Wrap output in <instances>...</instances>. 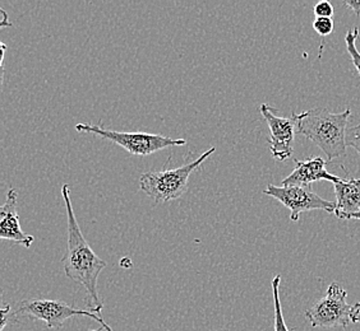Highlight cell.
I'll return each instance as SVG.
<instances>
[{
    "instance_id": "cell-14",
    "label": "cell",
    "mask_w": 360,
    "mask_h": 331,
    "mask_svg": "<svg viewBox=\"0 0 360 331\" xmlns=\"http://www.w3.org/2000/svg\"><path fill=\"white\" fill-rule=\"evenodd\" d=\"M313 28L319 36H328L333 34V18H316L313 22Z\"/></svg>"
},
{
    "instance_id": "cell-13",
    "label": "cell",
    "mask_w": 360,
    "mask_h": 331,
    "mask_svg": "<svg viewBox=\"0 0 360 331\" xmlns=\"http://www.w3.org/2000/svg\"><path fill=\"white\" fill-rule=\"evenodd\" d=\"M358 37H359V28L354 27L352 31H347V36H345V42H347V51L352 56L353 64L360 76V53L356 48V45H355Z\"/></svg>"
},
{
    "instance_id": "cell-17",
    "label": "cell",
    "mask_w": 360,
    "mask_h": 331,
    "mask_svg": "<svg viewBox=\"0 0 360 331\" xmlns=\"http://www.w3.org/2000/svg\"><path fill=\"white\" fill-rule=\"evenodd\" d=\"M1 315V324H0V331H4L8 324H12L13 318H17L12 313V306L11 304H4V307L0 311Z\"/></svg>"
},
{
    "instance_id": "cell-2",
    "label": "cell",
    "mask_w": 360,
    "mask_h": 331,
    "mask_svg": "<svg viewBox=\"0 0 360 331\" xmlns=\"http://www.w3.org/2000/svg\"><path fill=\"white\" fill-rule=\"evenodd\" d=\"M350 109L344 112H331L326 109H312L297 114L298 133L312 140L327 161L347 156V126Z\"/></svg>"
},
{
    "instance_id": "cell-22",
    "label": "cell",
    "mask_w": 360,
    "mask_h": 331,
    "mask_svg": "<svg viewBox=\"0 0 360 331\" xmlns=\"http://www.w3.org/2000/svg\"><path fill=\"white\" fill-rule=\"evenodd\" d=\"M347 219H358V221H360V212H358V213L352 214Z\"/></svg>"
},
{
    "instance_id": "cell-21",
    "label": "cell",
    "mask_w": 360,
    "mask_h": 331,
    "mask_svg": "<svg viewBox=\"0 0 360 331\" xmlns=\"http://www.w3.org/2000/svg\"><path fill=\"white\" fill-rule=\"evenodd\" d=\"M100 325H101V326H104L105 331H114L112 329H111V326H109V325L105 323L104 320H101Z\"/></svg>"
},
{
    "instance_id": "cell-20",
    "label": "cell",
    "mask_w": 360,
    "mask_h": 331,
    "mask_svg": "<svg viewBox=\"0 0 360 331\" xmlns=\"http://www.w3.org/2000/svg\"><path fill=\"white\" fill-rule=\"evenodd\" d=\"M0 13L3 14V21L0 22V27H11V26H12V22H9L7 12L0 8Z\"/></svg>"
},
{
    "instance_id": "cell-4",
    "label": "cell",
    "mask_w": 360,
    "mask_h": 331,
    "mask_svg": "<svg viewBox=\"0 0 360 331\" xmlns=\"http://www.w3.org/2000/svg\"><path fill=\"white\" fill-rule=\"evenodd\" d=\"M76 130L79 133H90L100 138L110 140L112 143L122 147L132 156H150L161 149L170 147H180L187 144L186 139H173L164 137L160 134L151 133H127V131L108 130L100 125L81 124L76 125Z\"/></svg>"
},
{
    "instance_id": "cell-3",
    "label": "cell",
    "mask_w": 360,
    "mask_h": 331,
    "mask_svg": "<svg viewBox=\"0 0 360 331\" xmlns=\"http://www.w3.org/2000/svg\"><path fill=\"white\" fill-rule=\"evenodd\" d=\"M215 152L216 148L212 147L191 163L164 171L142 173L139 177V189L155 204H165L169 201H176L187 193L191 175L197 171L203 165V162Z\"/></svg>"
},
{
    "instance_id": "cell-18",
    "label": "cell",
    "mask_w": 360,
    "mask_h": 331,
    "mask_svg": "<svg viewBox=\"0 0 360 331\" xmlns=\"http://www.w3.org/2000/svg\"><path fill=\"white\" fill-rule=\"evenodd\" d=\"M350 318H352V323H354V324L360 325V302L354 304Z\"/></svg>"
},
{
    "instance_id": "cell-16",
    "label": "cell",
    "mask_w": 360,
    "mask_h": 331,
    "mask_svg": "<svg viewBox=\"0 0 360 331\" xmlns=\"http://www.w3.org/2000/svg\"><path fill=\"white\" fill-rule=\"evenodd\" d=\"M347 145L354 148L358 152L360 157V123L353 126V128L347 129Z\"/></svg>"
},
{
    "instance_id": "cell-12",
    "label": "cell",
    "mask_w": 360,
    "mask_h": 331,
    "mask_svg": "<svg viewBox=\"0 0 360 331\" xmlns=\"http://www.w3.org/2000/svg\"><path fill=\"white\" fill-rule=\"evenodd\" d=\"M281 282V276H275L272 279V295H274V309H275V331H289L286 323H285L281 302H280V295H278V287Z\"/></svg>"
},
{
    "instance_id": "cell-6",
    "label": "cell",
    "mask_w": 360,
    "mask_h": 331,
    "mask_svg": "<svg viewBox=\"0 0 360 331\" xmlns=\"http://www.w3.org/2000/svg\"><path fill=\"white\" fill-rule=\"evenodd\" d=\"M347 292L333 282L325 296L305 311V316L313 327H347L352 323L353 306L347 302Z\"/></svg>"
},
{
    "instance_id": "cell-19",
    "label": "cell",
    "mask_w": 360,
    "mask_h": 331,
    "mask_svg": "<svg viewBox=\"0 0 360 331\" xmlns=\"http://www.w3.org/2000/svg\"><path fill=\"white\" fill-rule=\"evenodd\" d=\"M347 7L352 8L356 15H360V0H345Z\"/></svg>"
},
{
    "instance_id": "cell-5",
    "label": "cell",
    "mask_w": 360,
    "mask_h": 331,
    "mask_svg": "<svg viewBox=\"0 0 360 331\" xmlns=\"http://www.w3.org/2000/svg\"><path fill=\"white\" fill-rule=\"evenodd\" d=\"M14 316H26L44 321L49 329H59L70 318L77 316H86L97 321L98 324L104 318H100L95 312L90 310H79L70 304H65L58 299L48 298H30L22 301L17 310L13 312Z\"/></svg>"
},
{
    "instance_id": "cell-15",
    "label": "cell",
    "mask_w": 360,
    "mask_h": 331,
    "mask_svg": "<svg viewBox=\"0 0 360 331\" xmlns=\"http://www.w3.org/2000/svg\"><path fill=\"white\" fill-rule=\"evenodd\" d=\"M313 11H314V14H316V18H333V14H335L333 4L330 1H327V0L319 1L314 6Z\"/></svg>"
},
{
    "instance_id": "cell-7",
    "label": "cell",
    "mask_w": 360,
    "mask_h": 331,
    "mask_svg": "<svg viewBox=\"0 0 360 331\" xmlns=\"http://www.w3.org/2000/svg\"><path fill=\"white\" fill-rule=\"evenodd\" d=\"M264 194L288 208L292 222L299 221V217L303 212L319 209L327 213H335L336 210V203L321 198L312 191L311 187H275L270 184Z\"/></svg>"
},
{
    "instance_id": "cell-9",
    "label": "cell",
    "mask_w": 360,
    "mask_h": 331,
    "mask_svg": "<svg viewBox=\"0 0 360 331\" xmlns=\"http://www.w3.org/2000/svg\"><path fill=\"white\" fill-rule=\"evenodd\" d=\"M18 193L11 189L7 194V199L0 207V238L9 240L23 248H31L35 241L34 236L28 235L21 228L20 214L17 210Z\"/></svg>"
},
{
    "instance_id": "cell-8",
    "label": "cell",
    "mask_w": 360,
    "mask_h": 331,
    "mask_svg": "<svg viewBox=\"0 0 360 331\" xmlns=\"http://www.w3.org/2000/svg\"><path fill=\"white\" fill-rule=\"evenodd\" d=\"M259 111L270 128L269 143L272 157L280 162L290 158L294 152L295 131L298 130L297 114L292 112L290 118H281L277 115V110L267 104H261Z\"/></svg>"
},
{
    "instance_id": "cell-11",
    "label": "cell",
    "mask_w": 360,
    "mask_h": 331,
    "mask_svg": "<svg viewBox=\"0 0 360 331\" xmlns=\"http://www.w3.org/2000/svg\"><path fill=\"white\" fill-rule=\"evenodd\" d=\"M336 194L335 215L340 219H347L352 214L360 212V179L347 177L333 184Z\"/></svg>"
},
{
    "instance_id": "cell-10",
    "label": "cell",
    "mask_w": 360,
    "mask_h": 331,
    "mask_svg": "<svg viewBox=\"0 0 360 331\" xmlns=\"http://www.w3.org/2000/svg\"><path fill=\"white\" fill-rule=\"evenodd\" d=\"M321 180L331 181L333 184H338L341 177L335 176L326 170V161L321 157L308 159H295V168L294 171L283 180V187H311L313 182Z\"/></svg>"
},
{
    "instance_id": "cell-23",
    "label": "cell",
    "mask_w": 360,
    "mask_h": 331,
    "mask_svg": "<svg viewBox=\"0 0 360 331\" xmlns=\"http://www.w3.org/2000/svg\"><path fill=\"white\" fill-rule=\"evenodd\" d=\"M105 330L104 326H101V327H98V329H95V330H91V331H103Z\"/></svg>"
},
{
    "instance_id": "cell-1",
    "label": "cell",
    "mask_w": 360,
    "mask_h": 331,
    "mask_svg": "<svg viewBox=\"0 0 360 331\" xmlns=\"http://www.w3.org/2000/svg\"><path fill=\"white\" fill-rule=\"evenodd\" d=\"M63 201L67 209V250L62 257L63 268L65 276L76 283L81 284L89 295V309L97 315L101 313L104 302L98 296L97 281L98 276L106 268V262L100 259L86 241L84 234L77 221L70 201V189L68 184L62 187Z\"/></svg>"
}]
</instances>
